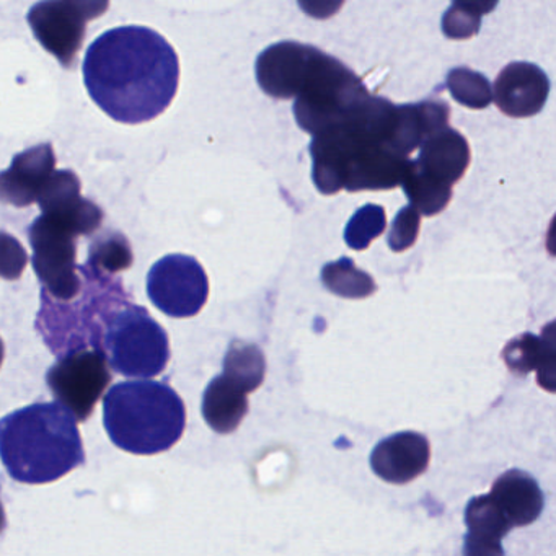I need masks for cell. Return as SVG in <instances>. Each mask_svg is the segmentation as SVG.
Returning <instances> with one entry per match:
<instances>
[{"mask_svg": "<svg viewBox=\"0 0 556 556\" xmlns=\"http://www.w3.org/2000/svg\"><path fill=\"white\" fill-rule=\"evenodd\" d=\"M496 2L490 4L484 0L477 2H454L452 8L442 17V31L452 40H467L475 37L480 30L481 17L493 11Z\"/></svg>", "mask_w": 556, "mask_h": 556, "instance_id": "cell-24", "label": "cell"}, {"mask_svg": "<svg viewBox=\"0 0 556 556\" xmlns=\"http://www.w3.org/2000/svg\"><path fill=\"white\" fill-rule=\"evenodd\" d=\"M431 458L428 438L419 432H396L380 441L370 454V467L387 483L405 484L425 473Z\"/></svg>", "mask_w": 556, "mask_h": 556, "instance_id": "cell-14", "label": "cell"}, {"mask_svg": "<svg viewBox=\"0 0 556 556\" xmlns=\"http://www.w3.org/2000/svg\"><path fill=\"white\" fill-rule=\"evenodd\" d=\"M56 157L51 144H38L15 155L11 167L2 172V200L17 207L30 206L54 174Z\"/></svg>", "mask_w": 556, "mask_h": 556, "instance_id": "cell-16", "label": "cell"}, {"mask_svg": "<svg viewBox=\"0 0 556 556\" xmlns=\"http://www.w3.org/2000/svg\"><path fill=\"white\" fill-rule=\"evenodd\" d=\"M112 382L109 357L103 351L86 350L61 357L47 374V383L61 405L77 421L90 418L106 387Z\"/></svg>", "mask_w": 556, "mask_h": 556, "instance_id": "cell-10", "label": "cell"}, {"mask_svg": "<svg viewBox=\"0 0 556 556\" xmlns=\"http://www.w3.org/2000/svg\"><path fill=\"white\" fill-rule=\"evenodd\" d=\"M447 89L458 103L473 110H483L493 102L490 80L468 67H455L447 74Z\"/></svg>", "mask_w": 556, "mask_h": 556, "instance_id": "cell-23", "label": "cell"}, {"mask_svg": "<svg viewBox=\"0 0 556 556\" xmlns=\"http://www.w3.org/2000/svg\"><path fill=\"white\" fill-rule=\"evenodd\" d=\"M464 556H504V549L501 542L478 539L468 533L465 536Z\"/></svg>", "mask_w": 556, "mask_h": 556, "instance_id": "cell-29", "label": "cell"}, {"mask_svg": "<svg viewBox=\"0 0 556 556\" xmlns=\"http://www.w3.org/2000/svg\"><path fill=\"white\" fill-rule=\"evenodd\" d=\"M86 265L105 275H115L132 265L131 247L122 233H103L90 245Z\"/></svg>", "mask_w": 556, "mask_h": 556, "instance_id": "cell-22", "label": "cell"}, {"mask_svg": "<svg viewBox=\"0 0 556 556\" xmlns=\"http://www.w3.org/2000/svg\"><path fill=\"white\" fill-rule=\"evenodd\" d=\"M412 165L422 177L452 190L470 165L467 139L451 126L435 131L419 148L418 159Z\"/></svg>", "mask_w": 556, "mask_h": 556, "instance_id": "cell-15", "label": "cell"}, {"mask_svg": "<svg viewBox=\"0 0 556 556\" xmlns=\"http://www.w3.org/2000/svg\"><path fill=\"white\" fill-rule=\"evenodd\" d=\"M148 295L159 311L170 317H194L206 304L210 282L193 256L167 255L149 271Z\"/></svg>", "mask_w": 556, "mask_h": 556, "instance_id": "cell-11", "label": "cell"}, {"mask_svg": "<svg viewBox=\"0 0 556 556\" xmlns=\"http://www.w3.org/2000/svg\"><path fill=\"white\" fill-rule=\"evenodd\" d=\"M247 393H250L249 390L232 377L226 374L214 377L204 390V421L219 434H230L236 431L249 412Z\"/></svg>", "mask_w": 556, "mask_h": 556, "instance_id": "cell-18", "label": "cell"}, {"mask_svg": "<svg viewBox=\"0 0 556 556\" xmlns=\"http://www.w3.org/2000/svg\"><path fill=\"white\" fill-rule=\"evenodd\" d=\"M255 74L266 96L295 99V122L312 136L337 125L370 97L363 80L337 58L295 41L266 48Z\"/></svg>", "mask_w": 556, "mask_h": 556, "instance_id": "cell-3", "label": "cell"}, {"mask_svg": "<svg viewBox=\"0 0 556 556\" xmlns=\"http://www.w3.org/2000/svg\"><path fill=\"white\" fill-rule=\"evenodd\" d=\"M103 422L116 447L136 455H154L180 441L187 409L167 383L122 382L106 393Z\"/></svg>", "mask_w": 556, "mask_h": 556, "instance_id": "cell-5", "label": "cell"}, {"mask_svg": "<svg viewBox=\"0 0 556 556\" xmlns=\"http://www.w3.org/2000/svg\"><path fill=\"white\" fill-rule=\"evenodd\" d=\"M491 497L496 501L513 527L529 526L543 510L539 483L522 470H509L493 483Z\"/></svg>", "mask_w": 556, "mask_h": 556, "instance_id": "cell-17", "label": "cell"}, {"mask_svg": "<svg viewBox=\"0 0 556 556\" xmlns=\"http://www.w3.org/2000/svg\"><path fill=\"white\" fill-rule=\"evenodd\" d=\"M84 83L93 102L115 122H151L174 102L180 63L157 31L118 27L100 35L84 60Z\"/></svg>", "mask_w": 556, "mask_h": 556, "instance_id": "cell-2", "label": "cell"}, {"mask_svg": "<svg viewBox=\"0 0 556 556\" xmlns=\"http://www.w3.org/2000/svg\"><path fill=\"white\" fill-rule=\"evenodd\" d=\"M109 2L99 0H45L28 12L27 21L38 43L61 66L71 67L86 38L87 22L105 14Z\"/></svg>", "mask_w": 556, "mask_h": 556, "instance_id": "cell-9", "label": "cell"}, {"mask_svg": "<svg viewBox=\"0 0 556 556\" xmlns=\"http://www.w3.org/2000/svg\"><path fill=\"white\" fill-rule=\"evenodd\" d=\"M419 224H421V214L415 206L408 204L403 207L395 219L389 232V247L393 252H405L409 247L415 245L418 239Z\"/></svg>", "mask_w": 556, "mask_h": 556, "instance_id": "cell-28", "label": "cell"}, {"mask_svg": "<svg viewBox=\"0 0 556 556\" xmlns=\"http://www.w3.org/2000/svg\"><path fill=\"white\" fill-rule=\"evenodd\" d=\"M79 271L86 285L80 291L83 299L76 304L56 301L41 288L37 330L60 359L77 351H103L110 321L131 305L123 291L122 278H110L89 265L79 266Z\"/></svg>", "mask_w": 556, "mask_h": 556, "instance_id": "cell-6", "label": "cell"}, {"mask_svg": "<svg viewBox=\"0 0 556 556\" xmlns=\"http://www.w3.org/2000/svg\"><path fill=\"white\" fill-rule=\"evenodd\" d=\"M447 103L393 105L370 96L337 125L312 136V180L321 194L393 190L429 136L448 126Z\"/></svg>", "mask_w": 556, "mask_h": 556, "instance_id": "cell-1", "label": "cell"}, {"mask_svg": "<svg viewBox=\"0 0 556 556\" xmlns=\"http://www.w3.org/2000/svg\"><path fill=\"white\" fill-rule=\"evenodd\" d=\"M536 383L549 393H556V320L548 321L540 334V356Z\"/></svg>", "mask_w": 556, "mask_h": 556, "instance_id": "cell-27", "label": "cell"}, {"mask_svg": "<svg viewBox=\"0 0 556 556\" xmlns=\"http://www.w3.org/2000/svg\"><path fill=\"white\" fill-rule=\"evenodd\" d=\"M465 522L470 535L493 540V542H501V539L513 529L509 520L490 494L470 500L465 509Z\"/></svg>", "mask_w": 556, "mask_h": 556, "instance_id": "cell-21", "label": "cell"}, {"mask_svg": "<svg viewBox=\"0 0 556 556\" xmlns=\"http://www.w3.org/2000/svg\"><path fill=\"white\" fill-rule=\"evenodd\" d=\"M266 361L262 350L255 344L232 341L226 357L224 372L245 387L249 392L258 389L265 380Z\"/></svg>", "mask_w": 556, "mask_h": 556, "instance_id": "cell-19", "label": "cell"}, {"mask_svg": "<svg viewBox=\"0 0 556 556\" xmlns=\"http://www.w3.org/2000/svg\"><path fill=\"white\" fill-rule=\"evenodd\" d=\"M76 416L60 403H35L2 419L0 454L15 481L45 484L86 462Z\"/></svg>", "mask_w": 556, "mask_h": 556, "instance_id": "cell-4", "label": "cell"}, {"mask_svg": "<svg viewBox=\"0 0 556 556\" xmlns=\"http://www.w3.org/2000/svg\"><path fill=\"white\" fill-rule=\"evenodd\" d=\"M321 282L328 291L346 299L369 298L377 291L374 279L367 273L361 271L350 258L325 265L321 269Z\"/></svg>", "mask_w": 556, "mask_h": 556, "instance_id": "cell-20", "label": "cell"}, {"mask_svg": "<svg viewBox=\"0 0 556 556\" xmlns=\"http://www.w3.org/2000/svg\"><path fill=\"white\" fill-rule=\"evenodd\" d=\"M386 210L377 204H366L351 217L344 229V242L353 250H366L374 239L386 232Z\"/></svg>", "mask_w": 556, "mask_h": 556, "instance_id": "cell-25", "label": "cell"}, {"mask_svg": "<svg viewBox=\"0 0 556 556\" xmlns=\"http://www.w3.org/2000/svg\"><path fill=\"white\" fill-rule=\"evenodd\" d=\"M549 93V80L532 63H510L497 74L493 100L510 118H529L542 112Z\"/></svg>", "mask_w": 556, "mask_h": 556, "instance_id": "cell-12", "label": "cell"}, {"mask_svg": "<svg viewBox=\"0 0 556 556\" xmlns=\"http://www.w3.org/2000/svg\"><path fill=\"white\" fill-rule=\"evenodd\" d=\"M545 247L549 255L556 256V214L549 223L548 230H546Z\"/></svg>", "mask_w": 556, "mask_h": 556, "instance_id": "cell-30", "label": "cell"}, {"mask_svg": "<svg viewBox=\"0 0 556 556\" xmlns=\"http://www.w3.org/2000/svg\"><path fill=\"white\" fill-rule=\"evenodd\" d=\"M103 353L110 366L126 377L159 376L170 359V346L164 328L144 307L128 305L106 328Z\"/></svg>", "mask_w": 556, "mask_h": 556, "instance_id": "cell-7", "label": "cell"}, {"mask_svg": "<svg viewBox=\"0 0 556 556\" xmlns=\"http://www.w3.org/2000/svg\"><path fill=\"white\" fill-rule=\"evenodd\" d=\"M540 356V337L532 333H522L513 338L503 350V359L507 369L517 376L536 370Z\"/></svg>", "mask_w": 556, "mask_h": 556, "instance_id": "cell-26", "label": "cell"}, {"mask_svg": "<svg viewBox=\"0 0 556 556\" xmlns=\"http://www.w3.org/2000/svg\"><path fill=\"white\" fill-rule=\"evenodd\" d=\"M34 249V268L43 289L60 302H71L80 294L77 276V233L56 217H37L28 229Z\"/></svg>", "mask_w": 556, "mask_h": 556, "instance_id": "cell-8", "label": "cell"}, {"mask_svg": "<svg viewBox=\"0 0 556 556\" xmlns=\"http://www.w3.org/2000/svg\"><path fill=\"white\" fill-rule=\"evenodd\" d=\"M38 204L43 214L67 224L79 237L90 236L102 226V210L80 197V181L74 172H54L41 190Z\"/></svg>", "mask_w": 556, "mask_h": 556, "instance_id": "cell-13", "label": "cell"}]
</instances>
